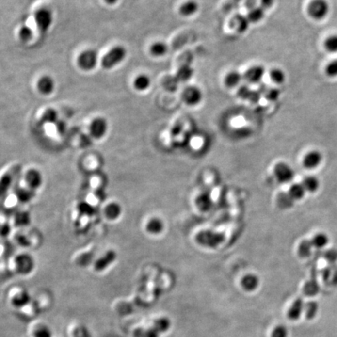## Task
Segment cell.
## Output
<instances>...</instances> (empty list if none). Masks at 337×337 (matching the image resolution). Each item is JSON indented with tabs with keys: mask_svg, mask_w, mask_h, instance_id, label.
I'll return each instance as SVG.
<instances>
[{
	"mask_svg": "<svg viewBox=\"0 0 337 337\" xmlns=\"http://www.w3.org/2000/svg\"><path fill=\"white\" fill-rule=\"evenodd\" d=\"M34 19L38 29L42 33L47 32L52 25L53 20L52 12L46 8L38 10L35 14Z\"/></svg>",
	"mask_w": 337,
	"mask_h": 337,
	"instance_id": "52a82bcc",
	"label": "cell"
},
{
	"mask_svg": "<svg viewBox=\"0 0 337 337\" xmlns=\"http://www.w3.org/2000/svg\"><path fill=\"white\" fill-rule=\"evenodd\" d=\"M18 313L24 319H36L42 312L34 300L32 299L25 307L19 310Z\"/></svg>",
	"mask_w": 337,
	"mask_h": 337,
	"instance_id": "9a60e30c",
	"label": "cell"
},
{
	"mask_svg": "<svg viewBox=\"0 0 337 337\" xmlns=\"http://www.w3.org/2000/svg\"><path fill=\"white\" fill-rule=\"evenodd\" d=\"M178 81L179 80H177V77H175V78L168 77L163 80V85L168 90H174V89L177 88Z\"/></svg>",
	"mask_w": 337,
	"mask_h": 337,
	"instance_id": "f35d334b",
	"label": "cell"
},
{
	"mask_svg": "<svg viewBox=\"0 0 337 337\" xmlns=\"http://www.w3.org/2000/svg\"><path fill=\"white\" fill-rule=\"evenodd\" d=\"M319 285L318 283L317 279L315 278V275H313L309 281H307L305 283V285L304 287L303 291L305 295L307 297H314L317 295L319 292Z\"/></svg>",
	"mask_w": 337,
	"mask_h": 337,
	"instance_id": "603a6c76",
	"label": "cell"
},
{
	"mask_svg": "<svg viewBox=\"0 0 337 337\" xmlns=\"http://www.w3.org/2000/svg\"><path fill=\"white\" fill-rule=\"evenodd\" d=\"M271 337H288V329L284 325H277L272 332Z\"/></svg>",
	"mask_w": 337,
	"mask_h": 337,
	"instance_id": "d590c367",
	"label": "cell"
},
{
	"mask_svg": "<svg viewBox=\"0 0 337 337\" xmlns=\"http://www.w3.org/2000/svg\"><path fill=\"white\" fill-rule=\"evenodd\" d=\"M130 333L132 337H160L161 336L151 321L136 325Z\"/></svg>",
	"mask_w": 337,
	"mask_h": 337,
	"instance_id": "ba28073f",
	"label": "cell"
},
{
	"mask_svg": "<svg viewBox=\"0 0 337 337\" xmlns=\"http://www.w3.org/2000/svg\"><path fill=\"white\" fill-rule=\"evenodd\" d=\"M329 12V5L326 0H311L307 6V13L314 20L325 18Z\"/></svg>",
	"mask_w": 337,
	"mask_h": 337,
	"instance_id": "277c9868",
	"label": "cell"
},
{
	"mask_svg": "<svg viewBox=\"0 0 337 337\" xmlns=\"http://www.w3.org/2000/svg\"><path fill=\"white\" fill-rule=\"evenodd\" d=\"M42 120L44 123H54L56 120H57V113L52 109L46 110L42 116Z\"/></svg>",
	"mask_w": 337,
	"mask_h": 337,
	"instance_id": "8d00e7d4",
	"label": "cell"
},
{
	"mask_svg": "<svg viewBox=\"0 0 337 337\" xmlns=\"http://www.w3.org/2000/svg\"><path fill=\"white\" fill-rule=\"evenodd\" d=\"M273 173L276 181L283 184L290 183L295 175L293 168L285 162L275 163L273 169Z\"/></svg>",
	"mask_w": 337,
	"mask_h": 337,
	"instance_id": "7a4b0ae2",
	"label": "cell"
},
{
	"mask_svg": "<svg viewBox=\"0 0 337 337\" xmlns=\"http://www.w3.org/2000/svg\"><path fill=\"white\" fill-rule=\"evenodd\" d=\"M33 300L36 303L38 307H39L42 313L49 309L50 307H51L52 299L47 294H40V295L37 296L35 298H33Z\"/></svg>",
	"mask_w": 337,
	"mask_h": 337,
	"instance_id": "d4e9b609",
	"label": "cell"
},
{
	"mask_svg": "<svg viewBox=\"0 0 337 337\" xmlns=\"http://www.w3.org/2000/svg\"><path fill=\"white\" fill-rule=\"evenodd\" d=\"M136 308H138L137 304L135 303L134 298L132 299H120L115 302L113 305L114 311L116 313L121 315H129L135 311Z\"/></svg>",
	"mask_w": 337,
	"mask_h": 337,
	"instance_id": "8fae6325",
	"label": "cell"
},
{
	"mask_svg": "<svg viewBox=\"0 0 337 337\" xmlns=\"http://www.w3.org/2000/svg\"><path fill=\"white\" fill-rule=\"evenodd\" d=\"M243 79H244L243 75H242L239 71L232 70L226 74L224 81H225V85L229 88H233L239 85Z\"/></svg>",
	"mask_w": 337,
	"mask_h": 337,
	"instance_id": "44dd1931",
	"label": "cell"
},
{
	"mask_svg": "<svg viewBox=\"0 0 337 337\" xmlns=\"http://www.w3.org/2000/svg\"><path fill=\"white\" fill-rule=\"evenodd\" d=\"M326 74L328 76L335 78L337 77V60H333L326 66Z\"/></svg>",
	"mask_w": 337,
	"mask_h": 337,
	"instance_id": "ab89813d",
	"label": "cell"
},
{
	"mask_svg": "<svg viewBox=\"0 0 337 337\" xmlns=\"http://www.w3.org/2000/svg\"><path fill=\"white\" fill-rule=\"evenodd\" d=\"M265 74V69L261 65H255L248 68L243 74V78L250 84H258L263 79Z\"/></svg>",
	"mask_w": 337,
	"mask_h": 337,
	"instance_id": "30bf717a",
	"label": "cell"
},
{
	"mask_svg": "<svg viewBox=\"0 0 337 337\" xmlns=\"http://www.w3.org/2000/svg\"><path fill=\"white\" fill-rule=\"evenodd\" d=\"M264 16H265V10L261 6H258V7L252 9L247 15V17L249 20L250 22L258 23L263 20Z\"/></svg>",
	"mask_w": 337,
	"mask_h": 337,
	"instance_id": "83f0119b",
	"label": "cell"
},
{
	"mask_svg": "<svg viewBox=\"0 0 337 337\" xmlns=\"http://www.w3.org/2000/svg\"><path fill=\"white\" fill-rule=\"evenodd\" d=\"M106 3H108L110 5L115 4L118 0H104Z\"/></svg>",
	"mask_w": 337,
	"mask_h": 337,
	"instance_id": "b9f144b4",
	"label": "cell"
},
{
	"mask_svg": "<svg viewBox=\"0 0 337 337\" xmlns=\"http://www.w3.org/2000/svg\"><path fill=\"white\" fill-rule=\"evenodd\" d=\"M270 77L272 81L275 84H283L287 79L286 73L281 68H273L270 70Z\"/></svg>",
	"mask_w": 337,
	"mask_h": 337,
	"instance_id": "484cf974",
	"label": "cell"
},
{
	"mask_svg": "<svg viewBox=\"0 0 337 337\" xmlns=\"http://www.w3.org/2000/svg\"><path fill=\"white\" fill-rule=\"evenodd\" d=\"M200 6L198 2L195 0H188L184 2L179 9V12L181 14L182 16L185 17H189V16L195 15L199 10Z\"/></svg>",
	"mask_w": 337,
	"mask_h": 337,
	"instance_id": "2e32d148",
	"label": "cell"
},
{
	"mask_svg": "<svg viewBox=\"0 0 337 337\" xmlns=\"http://www.w3.org/2000/svg\"><path fill=\"white\" fill-rule=\"evenodd\" d=\"M98 63V54L94 50L82 52L78 59V66L84 70H93Z\"/></svg>",
	"mask_w": 337,
	"mask_h": 337,
	"instance_id": "8992f818",
	"label": "cell"
},
{
	"mask_svg": "<svg viewBox=\"0 0 337 337\" xmlns=\"http://www.w3.org/2000/svg\"><path fill=\"white\" fill-rule=\"evenodd\" d=\"M260 2H261V7L265 10V9L271 8L274 4V0H261Z\"/></svg>",
	"mask_w": 337,
	"mask_h": 337,
	"instance_id": "60d3db41",
	"label": "cell"
},
{
	"mask_svg": "<svg viewBox=\"0 0 337 337\" xmlns=\"http://www.w3.org/2000/svg\"><path fill=\"white\" fill-rule=\"evenodd\" d=\"M325 47L328 52L335 53L337 52V34H334L325 40Z\"/></svg>",
	"mask_w": 337,
	"mask_h": 337,
	"instance_id": "836d02e7",
	"label": "cell"
},
{
	"mask_svg": "<svg viewBox=\"0 0 337 337\" xmlns=\"http://www.w3.org/2000/svg\"><path fill=\"white\" fill-rule=\"evenodd\" d=\"M288 195L292 201H300L305 197L306 193L305 189L301 184H293L288 190Z\"/></svg>",
	"mask_w": 337,
	"mask_h": 337,
	"instance_id": "7402d4cb",
	"label": "cell"
},
{
	"mask_svg": "<svg viewBox=\"0 0 337 337\" xmlns=\"http://www.w3.org/2000/svg\"><path fill=\"white\" fill-rule=\"evenodd\" d=\"M182 99L188 106H198L203 99V92L198 86H189L182 93Z\"/></svg>",
	"mask_w": 337,
	"mask_h": 337,
	"instance_id": "5b68a950",
	"label": "cell"
},
{
	"mask_svg": "<svg viewBox=\"0 0 337 337\" xmlns=\"http://www.w3.org/2000/svg\"><path fill=\"white\" fill-rule=\"evenodd\" d=\"M32 299L26 289L20 287L10 289L7 295L9 305L17 311L25 307Z\"/></svg>",
	"mask_w": 337,
	"mask_h": 337,
	"instance_id": "6da1fadb",
	"label": "cell"
},
{
	"mask_svg": "<svg viewBox=\"0 0 337 337\" xmlns=\"http://www.w3.org/2000/svg\"><path fill=\"white\" fill-rule=\"evenodd\" d=\"M311 242L313 247L321 249V248H323L327 245L328 243H329V238L326 234L319 233V234H315Z\"/></svg>",
	"mask_w": 337,
	"mask_h": 337,
	"instance_id": "4dcf8cb0",
	"label": "cell"
},
{
	"mask_svg": "<svg viewBox=\"0 0 337 337\" xmlns=\"http://www.w3.org/2000/svg\"><path fill=\"white\" fill-rule=\"evenodd\" d=\"M127 51L123 46H116L104 56L102 60V66L105 69L110 70L124 60L126 57Z\"/></svg>",
	"mask_w": 337,
	"mask_h": 337,
	"instance_id": "3957f363",
	"label": "cell"
},
{
	"mask_svg": "<svg viewBox=\"0 0 337 337\" xmlns=\"http://www.w3.org/2000/svg\"><path fill=\"white\" fill-rule=\"evenodd\" d=\"M259 279L255 274H247L242 278L241 287L245 291L253 292L259 285Z\"/></svg>",
	"mask_w": 337,
	"mask_h": 337,
	"instance_id": "ac0fdd59",
	"label": "cell"
},
{
	"mask_svg": "<svg viewBox=\"0 0 337 337\" xmlns=\"http://www.w3.org/2000/svg\"><path fill=\"white\" fill-rule=\"evenodd\" d=\"M249 20H248L247 17L238 16V17L233 19L232 25H233L234 29H235L237 32L243 33V32L247 30V28H248V25H249Z\"/></svg>",
	"mask_w": 337,
	"mask_h": 337,
	"instance_id": "4316f807",
	"label": "cell"
},
{
	"mask_svg": "<svg viewBox=\"0 0 337 337\" xmlns=\"http://www.w3.org/2000/svg\"><path fill=\"white\" fill-rule=\"evenodd\" d=\"M319 311V305L315 301H308L305 304V310L304 313L305 315L306 319L311 320L317 315Z\"/></svg>",
	"mask_w": 337,
	"mask_h": 337,
	"instance_id": "f1b7e54d",
	"label": "cell"
},
{
	"mask_svg": "<svg viewBox=\"0 0 337 337\" xmlns=\"http://www.w3.org/2000/svg\"><path fill=\"white\" fill-rule=\"evenodd\" d=\"M168 52V46L166 43L162 42H158L156 43H154L151 46V53L153 56L160 57V56H164Z\"/></svg>",
	"mask_w": 337,
	"mask_h": 337,
	"instance_id": "1f68e13d",
	"label": "cell"
},
{
	"mask_svg": "<svg viewBox=\"0 0 337 337\" xmlns=\"http://www.w3.org/2000/svg\"><path fill=\"white\" fill-rule=\"evenodd\" d=\"M192 74H193V70L192 68L187 66H182L180 68V70H178L176 77L179 81L181 80L184 82L185 80H189L190 78H192Z\"/></svg>",
	"mask_w": 337,
	"mask_h": 337,
	"instance_id": "d6a6232c",
	"label": "cell"
},
{
	"mask_svg": "<svg viewBox=\"0 0 337 337\" xmlns=\"http://www.w3.org/2000/svg\"><path fill=\"white\" fill-rule=\"evenodd\" d=\"M55 88V82L51 77L44 76L38 82V89L43 95H50Z\"/></svg>",
	"mask_w": 337,
	"mask_h": 337,
	"instance_id": "ffe728a7",
	"label": "cell"
},
{
	"mask_svg": "<svg viewBox=\"0 0 337 337\" xmlns=\"http://www.w3.org/2000/svg\"><path fill=\"white\" fill-rule=\"evenodd\" d=\"M150 84H151L150 78L144 74H142V75L137 77L134 82V88L140 92L148 89Z\"/></svg>",
	"mask_w": 337,
	"mask_h": 337,
	"instance_id": "f546056e",
	"label": "cell"
},
{
	"mask_svg": "<svg viewBox=\"0 0 337 337\" xmlns=\"http://www.w3.org/2000/svg\"><path fill=\"white\" fill-rule=\"evenodd\" d=\"M68 334L70 337H92V333L88 328L80 322H74L68 328Z\"/></svg>",
	"mask_w": 337,
	"mask_h": 337,
	"instance_id": "4fadbf2b",
	"label": "cell"
},
{
	"mask_svg": "<svg viewBox=\"0 0 337 337\" xmlns=\"http://www.w3.org/2000/svg\"><path fill=\"white\" fill-rule=\"evenodd\" d=\"M107 124L102 118H97L93 120L90 127L91 134L96 138H100L106 134Z\"/></svg>",
	"mask_w": 337,
	"mask_h": 337,
	"instance_id": "e0dca14e",
	"label": "cell"
},
{
	"mask_svg": "<svg viewBox=\"0 0 337 337\" xmlns=\"http://www.w3.org/2000/svg\"><path fill=\"white\" fill-rule=\"evenodd\" d=\"M301 184L303 185L306 192H311V193L316 192L319 188V180L314 176H307L304 178Z\"/></svg>",
	"mask_w": 337,
	"mask_h": 337,
	"instance_id": "cb8c5ba5",
	"label": "cell"
},
{
	"mask_svg": "<svg viewBox=\"0 0 337 337\" xmlns=\"http://www.w3.org/2000/svg\"><path fill=\"white\" fill-rule=\"evenodd\" d=\"M30 337H52V329L49 325L42 321H34L31 323L28 329Z\"/></svg>",
	"mask_w": 337,
	"mask_h": 337,
	"instance_id": "9c48e42d",
	"label": "cell"
},
{
	"mask_svg": "<svg viewBox=\"0 0 337 337\" xmlns=\"http://www.w3.org/2000/svg\"><path fill=\"white\" fill-rule=\"evenodd\" d=\"M305 310V303L301 297L293 301L288 311V316L292 321H297L301 318Z\"/></svg>",
	"mask_w": 337,
	"mask_h": 337,
	"instance_id": "5bb4252c",
	"label": "cell"
},
{
	"mask_svg": "<svg viewBox=\"0 0 337 337\" xmlns=\"http://www.w3.org/2000/svg\"><path fill=\"white\" fill-rule=\"evenodd\" d=\"M322 161V156L319 151H311L305 155L302 159V164L307 170H314L319 166Z\"/></svg>",
	"mask_w": 337,
	"mask_h": 337,
	"instance_id": "7c38bea8",
	"label": "cell"
},
{
	"mask_svg": "<svg viewBox=\"0 0 337 337\" xmlns=\"http://www.w3.org/2000/svg\"><path fill=\"white\" fill-rule=\"evenodd\" d=\"M20 40L26 42L30 41L33 37V31L28 26H23L19 32Z\"/></svg>",
	"mask_w": 337,
	"mask_h": 337,
	"instance_id": "e575fe53",
	"label": "cell"
},
{
	"mask_svg": "<svg viewBox=\"0 0 337 337\" xmlns=\"http://www.w3.org/2000/svg\"><path fill=\"white\" fill-rule=\"evenodd\" d=\"M162 229V223L160 222V220H152V221L148 223V229L149 230V232H152V233H154V234H158V233L161 232Z\"/></svg>",
	"mask_w": 337,
	"mask_h": 337,
	"instance_id": "74e56055",
	"label": "cell"
},
{
	"mask_svg": "<svg viewBox=\"0 0 337 337\" xmlns=\"http://www.w3.org/2000/svg\"><path fill=\"white\" fill-rule=\"evenodd\" d=\"M150 321L161 335L167 333L171 328V321L169 318L166 317V316L155 318Z\"/></svg>",
	"mask_w": 337,
	"mask_h": 337,
	"instance_id": "d6986e66",
	"label": "cell"
}]
</instances>
